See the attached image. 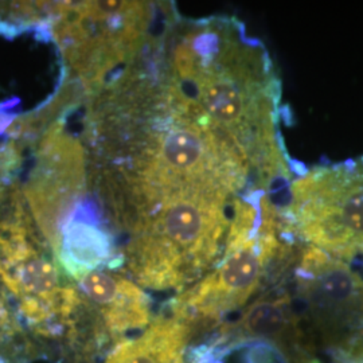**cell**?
I'll use <instances>...</instances> for the list:
<instances>
[{
  "mask_svg": "<svg viewBox=\"0 0 363 363\" xmlns=\"http://www.w3.org/2000/svg\"><path fill=\"white\" fill-rule=\"evenodd\" d=\"M86 186L85 150L62 124L42 136L23 195L31 218L55 252L62 229L77 208Z\"/></svg>",
  "mask_w": 363,
  "mask_h": 363,
  "instance_id": "7",
  "label": "cell"
},
{
  "mask_svg": "<svg viewBox=\"0 0 363 363\" xmlns=\"http://www.w3.org/2000/svg\"><path fill=\"white\" fill-rule=\"evenodd\" d=\"M234 206L183 203L162 208L130 230L120 259L136 284L183 292L218 264Z\"/></svg>",
  "mask_w": 363,
  "mask_h": 363,
  "instance_id": "2",
  "label": "cell"
},
{
  "mask_svg": "<svg viewBox=\"0 0 363 363\" xmlns=\"http://www.w3.org/2000/svg\"><path fill=\"white\" fill-rule=\"evenodd\" d=\"M283 220L335 259L363 256V156L303 171L292 181Z\"/></svg>",
  "mask_w": 363,
  "mask_h": 363,
  "instance_id": "5",
  "label": "cell"
},
{
  "mask_svg": "<svg viewBox=\"0 0 363 363\" xmlns=\"http://www.w3.org/2000/svg\"><path fill=\"white\" fill-rule=\"evenodd\" d=\"M81 307L96 323L100 337L121 343L151 323V304L143 289L128 277L97 269L78 280Z\"/></svg>",
  "mask_w": 363,
  "mask_h": 363,
  "instance_id": "8",
  "label": "cell"
},
{
  "mask_svg": "<svg viewBox=\"0 0 363 363\" xmlns=\"http://www.w3.org/2000/svg\"><path fill=\"white\" fill-rule=\"evenodd\" d=\"M21 155L18 147L13 143L0 147V210L6 201L13 195V174L19 167Z\"/></svg>",
  "mask_w": 363,
  "mask_h": 363,
  "instance_id": "12",
  "label": "cell"
},
{
  "mask_svg": "<svg viewBox=\"0 0 363 363\" xmlns=\"http://www.w3.org/2000/svg\"><path fill=\"white\" fill-rule=\"evenodd\" d=\"M112 249L109 234L85 216V210H78L66 222L54 253L66 273L79 280L104 265Z\"/></svg>",
  "mask_w": 363,
  "mask_h": 363,
  "instance_id": "10",
  "label": "cell"
},
{
  "mask_svg": "<svg viewBox=\"0 0 363 363\" xmlns=\"http://www.w3.org/2000/svg\"><path fill=\"white\" fill-rule=\"evenodd\" d=\"M291 319L292 307L289 298H261L245 312L241 328L247 334L272 335L286 328Z\"/></svg>",
  "mask_w": 363,
  "mask_h": 363,
  "instance_id": "11",
  "label": "cell"
},
{
  "mask_svg": "<svg viewBox=\"0 0 363 363\" xmlns=\"http://www.w3.org/2000/svg\"><path fill=\"white\" fill-rule=\"evenodd\" d=\"M39 247L23 206L16 208L13 220H0V283L30 325L55 334L72 328L81 296L77 288L64 284L57 265Z\"/></svg>",
  "mask_w": 363,
  "mask_h": 363,
  "instance_id": "6",
  "label": "cell"
},
{
  "mask_svg": "<svg viewBox=\"0 0 363 363\" xmlns=\"http://www.w3.org/2000/svg\"><path fill=\"white\" fill-rule=\"evenodd\" d=\"M169 37V82L238 150L259 189L286 181L281 85L262 42L232 16L175 21Z\"/></svg>",
  "mask_w": 363,
  "mask_h": 363,
  "instance_id": "1",
  "label": "cell"
},
{
  "mask_svg": "<svg viewBox=\"0 0 363 363\" xmlns=\"http://www.w3.org/2000/svg\"><path fill=\"white\" fill-rule=\"evenodd\" d=\"M13 328V319L9 311V307L0 298V343L11 337V330Z\"/></svg>",
  "mask_w": 363,
  "mask_h": 363,
  "instance_id": "13",
  "label": "cell"
},
{
  "mask_svg": "<svg viewBox=\"0 0 363 363\" xmlns=\"http://www.w3.org/2000/svg\"><path fill=\"white\" fill-rule=\"evenodd\" d=\"M281 220L268 193L253 191L240 198L218 264L175 298L171 312L191 325L217 322L242 308L281 247Z\"/></svg>",
  "mask_w": 363,
  "mask_h": 363,
  "instance_id": "3",
  "label": "cell"
},
{
  "mask_svg": "<svg viewBox=\"0 0 363 363\" xmlns=\"http://www.w3.org/2000/svg\"><path fill=\"white\" fill-rule=\"evenodd\" d=\"M189 330L190 325L171 312L118 343L101 363H184Z\"/></svg>",
  "mask_w": 363,
  "mask_h": 363,
  "instance_id": "9",
  "label": "cell"
},
{
  "mask_svg": "<svg viewBox=\"0 0 363 363\" xmlns=\"http://www.w3.org/2000/svg\"><path fill=\"white\" fill-rule=\"evenodd\" d=\"M152 19L147 1H60L52 28L67 64L96 91L138 58Z\"/></svg>",
  "mask_w": 363,
  "mask_h": 363,
  "instance_id": "4",
  "label": "cell"
}]
</instances>
